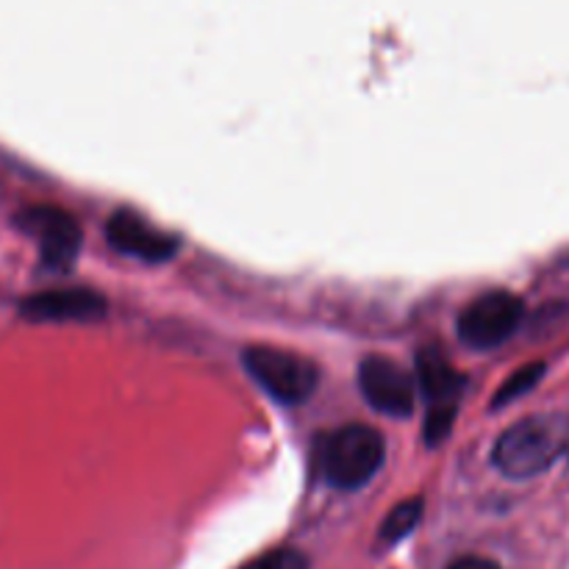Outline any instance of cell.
<instances>
[{
	"label": "cell",
	"mask_w": 569,
	"mask_h": 569,
	"mask_svg": "<svg viewBox=\"0 0 569 569\" xmlns=\"http://www.w3.org/2000/svg\"><path fill=\"white\" fill-rule=\"evenodd\" d=\"M569 445V422L561 415H533L498 437L492 461L506 478L528 481L559 459Z\"/></svg>",
	"instance_id": "cell-1"
},
{
	"label": "cell",
	"mask_w": 569,
	"mask_h": 569,
	"mask_svg": "<svg viewBox=\"0 0 569 569\" xmlns=\"http://www.w3.org/2000/svg\"><path fill=\"white\" fill-rule=\"evenodd\" d=\"M387 445L378 428L350 422L328 433L320 445V467L328 483L339 489H359L383 465Z\"/></svg>",
	"instance_id": "cell-2"
},
{
	"label": "cell",
	"mask_w": 569,
	"mask_h": 569,
	"mask_svg": "<svg viewBox=\"0 0 569 569\" xmlns=\"http://www.w3.org/2000/svg\"><path fill=\"white\" fill-rule=\"evenodd\" d=\"M244 367L256 378L259 387H264L281 403H300L311 398V392L320 383V370L306 356L292 350L272 348V345H250L242 353Z\"/></svg>",
	"instance_id": "cell-3"
},
{
	"label": "cell",
	"mask_w": 569,
	"mask_h": 569,
	"mask_svg": "<svg viewBox=\"0 0 569 569\" xmlns=\"http://www.w3.org/2000/svg\"><path fill=\"white\" fill-rule=\"evenodd\" d=\"M526 306L509 289H492L472 300L459 317V337L470 348L489 350L503 345L520 328Z\"/></svg>",
	"instance_id": "cell-4"
},
{
	"label": "cell",
	"mask_w": 569,
	"mask_h": 569,
	"mask_svg": "<svg viewBox=\"0 0 569 569\" xmlns=\"http://www.w3.org/2000/svg\"><path fill=\"white\" fill-rule=\"evenodd\" d=\"M17 226L33 237L42 250V261L53 270H64L76 261L78 250H81V228H78L76 217L67 214L59 206H28L14 217Z\"/></svg>",
	"instance_id": "cell-5"
},
{
	"label": "cell",
	"mask_w": 569,
	"mask_h": 569,
	"mask_svg": "<svg viewBox=\"0 0 569 569\" xmlns=\"http://www.w3.org/2000/svg\"><path fill=\"white\" fill-rule=\"evenodd\" d=\"M359 387L367 403L392 417H406L415 411L417 387L415 378L398 361L387 356H367L359 365Z\"/></svg>",
	"instance_id": "cell-6"
},
{
	"label": "cell",
	"mask_w": 569,
	"mask_h": 569,
	"mask_svg": "<svg viewBox=\"0 0 569 569\" xmlns=\"http://www.w3.org/2000/svg\"><path fill=\"white\" fill-rule=\"evenodd\" d=\"M106 237L117 250L142 261H164L178 250V237L161 231L133 209H117L106 222Z\"/></svg>",
	"instance_id": "cell-7"
},
{
	"label": "cell",
	"mask_w": 569,
	"mask_h": 569,
	"mask_svg": "<svg viewBox=\"0 0 569 569\" xmlns=\"http://www.w3.org/2000/svg\"><path fill=\"white\" fill-rule=\"evenodd\" d=\"M20 315L37 322L98 320L106 315V298L87 287L48 289V292L28 295L20 303Z\"/></svg>",
	"instance_id": "cell-8"
},
{
	"label": "cell",
	"mask_w": 569,
	"mask_h": 569,
	"mask_svg": "<svg viewBox=\"0 0 569 569\" xmlns=\"http://www.w3.org/2000/svg\"><path fill=\"white\" fill-rule=\"evenodd\" d=\"M417 381L422 392L433 400V406H456V398L467 387V378L433 345L417 350Z\"/></svg>",
	"instance_id": "cell-9"
},
{
	"label": "cell",
	"mask_w": 569,
	"mask_h": 569,
	"mask_svg": "<svg viewBox=\"0 0 569 569\" xmlns=\"http://www.w3.org/2000/svg\"><path fill=\"white\" fill-rule=\"evenodd\" d=\"M420 517H422V498H409L403 500V503H398L392 511H389L387 520H383L381 542L387 545L400 542V539H403L406 533L420 522Z\"/></svg>",
	"instance_id": "cell-10"
},
{
	"label": "cell",
	"mask_w": 569,
	"mask_h": 569,
	"mask_svg": "<svg viewBox=\"0 0 569 569\" xmlns=\"http://www.w3.org/2000/svg\"><path fill=\"white\" fill-rule=\"evenodd\" d=\"M542 376H545V365H542V361H531V365L520 367V370L511 372V376L506 378L503 387H500L498 392H495L492 406H495V409H500V406L511 403V400H517V398H520V395L531 392V389L537 387L539 381H542Z\"/></svg>",
	"instance_id": "cell-11"
},
{
	"label": "cell",
	"mask_w": 569,
	"mask_h": 569,
	"mask_svg": "<svg viewBox=\"0 0 569 569\" xmlns=\"http://www.w3.org/2000/svg\"><path fill=\"white\" fill-rule=\"evenodd\" d=\"M242 569H309V556L300 553L298 548H276L256 556Z\"/></svg>",
	"instance_id": "cell-12"
},
{
	"label": "cell",
	"mask_w": 569,
	"mask_h": 569,
	"mask_svg": "<svg viewBox=\"0 0 569 569\" xmlns=\"http://www.w3.org/2000/svg\"><path fill=\"white\" fill-rule=\"evenodd\" d=\"M456 420V406H433L426 417V439L431 445L442 442L445 437L450 433Z\"/></svg>",
	"instance_id": "cell-13"
},
{
	"label": "cell",
	"mask_w": 569,
	"mask_h": 569,
	"mask_svg": "<svg viewBox=\"0 0 569 569\" xmlns=\"http://www.w3.org/2000/svg\"><path fill=\"white\" fill-rule=\"evenodd\" d=\"M448 569H500L492 559H483V556H461L456 559Z\"/></svg>",
	"instance_id": "cell-14"
},
{
	"label": "cell",
	"mask_w": 569,
	"mask_h": 569,
	"mask_svg": "<svg viewBox=\"0 0 569 569\" xmlns=\"http://www.w3.org/2000/svg\"><path fill=\"white\" fill-rule=\"evenodd\" d=\"M567 453H569V445H567Z\"/></svg>",
	"instance_id": "cell-15"
}]
</instances>
